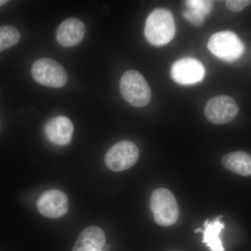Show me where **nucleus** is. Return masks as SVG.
<instances>
[{"label":"nucleus","mask_w":251,"mask_h":251,"mask_svg":"<svg viewBox=\"0 0 251 251\" xmlns=\"http://www.w3.org/2000/svg\"><path fill=\"white\" fill-rule=\"evenodd\" d=\"M174 17L169 10L158 9L149 15L145 27L147 40L153 46L169 44L175 35Z\"/></svg>","instance_id":"obj_1"},{"label":"nucleus","mask_w":251,"mask_h":251,"mask_svg":"<svg viewBox=\"0 0 251 251\" xmlns=\"http://www.w3.org/2000/svg\"><path fill=\"white\" fill-rule=\"evenodd\" d=\"M122 97L135 108H143L151 100V89L139 72L130 70L122 76L120 83Z\"/></svg>","instance_id":"obj_2"},{"label":"nucleus","mask_w":251,"mask_h":251,"mask_svg":"<svg viewBox=\"0 0 251 251\" xmlns=\"http://www.w3.org/2000/svg\"><path fill=\"white\" fill-rule=\"evenodd\" d=\"M150 209L153 219L159 226H173L179 218V206L174 195L164 188H157L150 198Z\"/></svg>","instance_id":"obj_3"},{"label":"nucleus","mask_w":251,"mask_h":251,"mask_svg":"<svg viewBox=\"0 0 251 251\" xmlns=\"http://www.w3.org/2000/svg\"><path fill=\"white\" fill-rule=\"evenodd\" d=\"M208 49L218 58L227 62H234L244 52L242 41L232 31H220L211 36Z\"/></svg>","instance_id":"obj_4"},{"label":"nucleus","mask_w":251,"mask_h":251,"mask_svg":"<svg viewBox=\"0 0 251 251\" xmlns=\"http://www.w3.org/2000/svg\"><path fill=\"white\" fill-rule=\"evenodd\" d=\"M31 75L37 83L53 88L63 87L68 80L67 72L62 66L49 58L35 61L31 67Z\"/></svg>","instance_id":"obj_5"},{"label":"nucleus","mask_w":251,"mask_h":251,"mask_svg":"<svg viewBox=\"0 0 251 251\" xmlns=\"http://www.w3.org/2000/svg\"><path fill=\"white\" fill-rule=\"evenodd\" d=\"M139 158V150L133 142L124 140L109 149L105 156V163L109 169L122 172L134 166Z\"/></svg>","instance_id":"obj_6"},{"label":"nucleus","mask_w":251,"mask_h":251,"mask_svg":"<svg viewBox=\"0 0 251 251\" xmlns=\"http://www.w3.org/2000/svg\"><path fill=\"white\" fill-rule=\"evenodd\" d=\"M239 112V107L232 97L219 96L206 103L204 114L211 123L221 125L234 120Z\"/></svg>","instance_id":"obj_7"},{"label":"nucleus","mask_w":251,"mask_h":251,"mask_svg":"<svg viewBox=\"0 0 251 251\" xmlns=\"http://www.w3.org/2000/svg\"><path fill=\"white\" fill-rule=\"evenodd\" d=\"M171 74L173 80L180 85H193L203 80L205 69L198 59L186 57L174 63Z\"/></svg>","instance_id":"obj_8"},{"label":"nucleus","mask_w":251,"mask_h":251,"mask_svg":"<svg viewBox=\"0 0 251 251\" xmlns=\"http://www.w3.org/2000/svg\"><path fill=\"white\" fill-rule=\"evenodd\" d=\"M36 206L41 215L56 219L67 214L69 203L65 193L58 189H51L41 195Z\"/></svg>","instance_id":"obj_9"},{"label":"nucleus","mask_w":251,"mask_h":251,"mask_svg":"<svg viewBox=\"0 0 251 251\" xmlns=\"http://www.w3.org/2000/svg\"><path fill=\"white\" fill-rule=\"evenodd\" d=\"M74 127L72 122L65 116H56L46 122L44 133L50 142L58 146H65L72 140Z\"/></svg>","instance_id":"obj_10"},{"label":"nucleus","mask_w":251,"mask_h":251,"mask_svg":"<svg viewBox=\"0 0 251 251\" xmlns=\"http://www.w3.org/2000/svg\"><path fill=\"white\" fill-rule=\"evenodd\" d=\"M85 34L83 22L76 18H70L63 21L56 31V40L59 45L68 48L80 44Z\"/></svg>","instance_id":"obj_11"},{"label":"nucleus","mask_w":251,"mask_h":251,"mask_svg":"<svg viewBox=\"0 0 251 251\" xmlns=\"http://www.w3.org/2000/svg\"><path fill=\"white\" fill-rule=\"evenodd\" d=\"M105 242L103 229L97 226H90L81 232L72 251H103Z\"/></svg>","instance_id":"obj_12"},{"label":"nucleus","mask_w":251,"mask_h":251,"mask_svg":"<svg viewBox=\"0 0 251 251\" xmlns=\"http://www.w3.org/2000/svg\"><path fill=\"white\" fill-rule=\"evenodd\" d=\"M223 166L235 174L247 176L251 175V156L243 151L227 153L222 159Z\"/></svg>","instance_id":"obj_13"},{"label":"nucleus","mask_w":251,"mask_h":251,"mask_svg":"<svg viewBox=\"0 0 251 251\" xmlns=\"http://www.w3.org/2000/svg\"><path fill=\"white\" fill-rule=\"evenodd\" d=\"M221 217L222 216H219L212 221L207 220L204 224L202 242L210 249L211 251H225L220 238V234L225 228V224L220 220Z\"/></svg>","instance_id":"obj_14"},{"label":"nucleus","mask_w":251,"mask_h":251,"mask_svg":"<svg viewBox=\"0 0 251 251\" xmlns=\"http://www.w3.org/2000/svg\"><path fill=\"white\" fill-rule=\"evenodd\" d=\"M21 34L16 28L9 25L0 26V52L16 45Z\"/></svg>","instance_id":"obj_15"},{"label":"nucleus","mask_w":251,"mask_h":251,"mask_svg":"<svg viewBox=\"0 0 251 251\" xmlns=\"http://www.w3.org/2000/svg\"><path fill=\"white\" fill-rule=\"evenodd\" d=\"M188 9L193 10L198 14L205 17L212 9L213 2L206 0H190L186 1Z\"/></svg>","instance_id":"obj_16"},{"label":"nucleus","mask_w":251,"mask_h":251,"mask_svg":"<svg viewBox=\"0 0 251 251\" xmlns=\"http://www.w3.org/2000/svg\"><path fill=\"white\" fill-rule=\"evenodd\" d=\"M226 6L230 11L239 12L251 4L250 0H227Z\"/></svg>","instance_id":"obj_17"},{"label":"nucleus","mask_w":251,"mask_h":251,"mask_svg":"<svg viewBox=\"0 0 251 251\" xmlns=\"http://www.w3.org/2000/svg\"><path fill=\"white\" fill-rule=\"evenodd\" d=\"M184 17L195 25H201L204 21V16H201L193 10L188 9L184 11Z\"/></svg>","instance_id":"obj_18"},{"label":"nucleus","mask_w":251,"mask_h":251,"mask_svg":"<svg viewBox=\"0 0 251 251\" xmlns=\"http://www.w3.org/2000/svg\"><path fill=\"white\" fill-rule=\"evenodd\" d=\"M7 2L8 1H6V0H0V7H1V6H4V5L6 4Z\"/></svg>","instance_id":"obj_19"}]
</instances>
